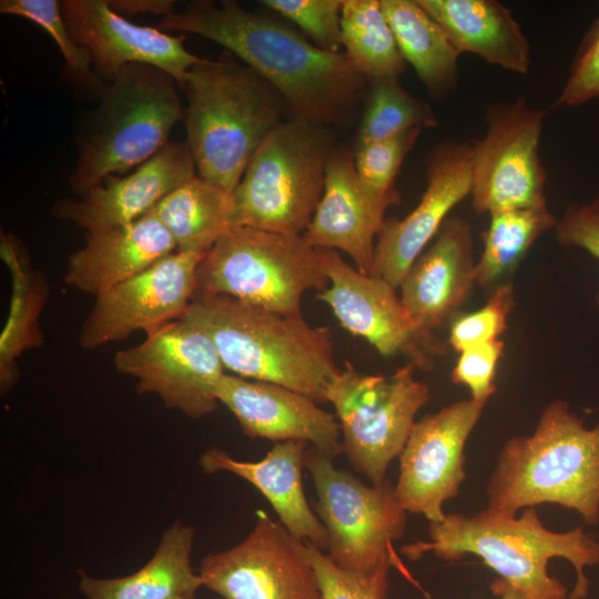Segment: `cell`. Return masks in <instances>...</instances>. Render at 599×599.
<instances>
[{"label":"cell","mask_w":599,"mask_h":599,"mask_svg":"<svg viewBox=\"0 0 599 599\" xmlns=\"http://www.w3.org/2000/svg\"><path fill=\"white\" fill-rule=\"evenodd\" d=\"M156 28L221 44L277 91L290 118L327 128L346 120L367 80L344 51L323 50L288 24L232 0L189 1Z\"/></svg>","instance_id":"obj_1"},{"label":"cell","mask_w":599,"mask_h":599,"mask_svg":"<svg viewBox=\"0 0 599 599\" xmlns=\"http://www.w3.org/2000/svg\"><path fill=\"white\" fill-rule=\"evenodd\" d=\"M427 541L400 547L409 560L432 552L443 560L480 558L527 599H586V568L599 564V542L581 527L546 528L536 507L520 516L484 508L471 516L448 512L429 522Z\"/></svg>","instance_id":"obj_2"},{"label":"cell","mask_w":599,"mask_h":599,"mask_svg":"<svg viewBox=\"0 0 599 599\" xmlns=\"http://www.w3.org/2000/svg\"><path fill=\"white\" fill-rule=\"evenodd\" d=\"M213 342L233 375L277 384L317 404L338 372L327 326H311L226 295L196 292L182 317Z\"/></svg>","instance_id":"obj_3"},{"label":"cell","mask_w":599,"mask_h":599,"mask_svg":"<svg viewBox=\"0 0 599 599\" xmlns=\"http://www.w3.org/2000/svg\"><path fill=\"white\" fill-rule=\"evenodd\" d=\"M196 173L232 194L260 144L287 111L277 91L224 50L194 64L179 84Z\"/></svg>","instance_id":"obj_4"},{"label":"cell","mask_w":599,"mask_h":599,"mask_svg":"<svg viewBox=\"0 0 599 599\" xmlns=\"http://www.w3.org/2000/svg\"><path fill=\"white\" fill-rule=\"evenodd\" d=\"M487 508L517 515L554 504L599 522V423L587 428L568 402L542 409L532 434L508 439L486 485Z\"/></svg>","instance_id":"obj_5"},{"label":"cell","mask_w":599,"mask_h":599,"mask_svg":"<svg viewBox=\"0 0 599 599\" xmlns=\"http://www.w3.org/2000/svg\"><path fill=\"white\" fill-rule=\"evenodd\" d=\"M179 83L167 72L131 63L108 83L75 130L78 159L69 184L77 197L109 175H123L154 156L184 119Z\"/></svg>","instance_id":"obj_6"},{"label":"cell","mask_w":599,"mask_h":599,"mask_svg":"<svg viewBox=\"0 0 599 599\" xmlns=\"http://www.w3.org/2000/svg\"><path fill=\"white\" fill-rule=\"evenodd\" d=\"M327 126L283 120L263 140L232 192V226L302 235L322 199L334 150Z\"/></svg>","instance_id":"obj_7"},{"label":"cell","mask_w":599,"mask_h":599,"mask_svg":"<svg viewBox=\"0 0 599 599\" xmlns=\"http://www.w3.org/2000/svg\"><path fill=\"white\" fill-rule=\"evenodd\" d=\"M304 467L317 495L312 508L327 531L326 555L358 579L387 581L392 566L399 564L394 544L407 526L392 483L367 485L313 446Z\"/></svg>","instance_id":"obj_8"},{"label":"cell","mask_w":599,"mask_h":599,"mask_svg":"<svg viewBox=\"0 0 599 599\" xmlns=\"http://www.w3.org/2000/svg\"><path fill=\"white\" fill-rule=\"evenodd\" d=\"M199 293L226 295L287 316H302L307 291L329 281L317 248L303 235L235 227L204 255L197 268Z\"/></svg>","instance_id":"obj_9"},{"label":"cell","mask_w":599,"mask_h":599,"mask_svg":"<svg viewBox=\"0 0 599 599\" xmlns=\"http://www.w3.org/2000/svg\"><path fill=\"white\" fill-rule=\"evenodd\" d=\"M415 368L407 363L390 375H368L346 362L327 386L342 453L372 485L387 480L390 463L399 457L416 415L430 399L428 386L415 378Z\"/></svg>","instance_id":"obj_10"},{"label":"cell","mask_w":599,"mask_h":599,"mask_svg":"<svg viewBox=\"0 0 599 599\" xmlns=\"http://www.w3.org/2000/svg\"><path fill=\"white\" fill-rule=\"evenodd\" d=\"M545 111L525 99L490 106L486 132L471 144V204L476 212L547 206L539 146Z\"/></svg>","instance_id":"obj_11"},{"label":"cell","mask_w":599,"mask_h":599,"mask_svg":"<svg viewBox=\"0 0 599 599\" xmlns=\"http://www.w3.org/2000/svg\"><path fill=\"white\" fill-rule=\"evenodd\" d=\"M116 372L136 380L139 394H155L170 409L191 418L213 413L225 374L212 339L183 318L148 334L139 345L120 349Z\"/></svg>","instance_id":"obj_12"},{"label":"cell","mask_w":599,"mask_h":599,"mask_svg":"<svg viewBox=\"0 0 599 599\" xmlns=\"http://www.w3.org/2000/svg\"><path fill=\"white\" fill-rule=\"evenodd\" d=\"M199 575L224 599H322L305 542L265 511L236 546L206 555Z\"/></svg>","instance_id":"obj_13"},{"label":"cell","mask_w":599,"mask_h":599,"mask_svg":"<svg viewBox=\"0 0 599 599\" xmlns=\"http://www.w3.org/2000/svg\"><path fill=\"white\" fill-rule=\"evenodd\" d=\"M328 286L317 293L341 325L363 337L385 356H406L416 368H427L441 352L434 335L424 332L387 281L361 273L337 251L317 248Z\"/></svg>","instance_id":"obj_14"},{"label":"cell","mask_w":599,"mask_h":599,"mask_svg":"<svg viewBox=\"0 0 599 599\" xmlns=\"http://www.w3.org/2000/svg\"><path fill=\"white\" fill-rule=\"evenodd\" d=\"M205 254L175 251L97 296L80 328V346L95 349L182 318L197 291V268Z\"/></svg>","instance_id":"obj_15"},{"label":"cell","mask_w":599,"mask_h":599,"mask_svg":"<svg viewBox=\"0 0 599 599\" xmlns=\"http://www.w3.org/2000/svg\"><path fill=\"white\" fill-rule=\"evenodd\" d=\"M486 404L471 398L451 403L417 420L399 455L395 495L410 514L441 521L444 504L465 480V446Z\"/></svg>","instance_id":"obj_16"},{"label":"cell","mask_w":599,"mask_h":599,"mask_svg":"<svg viewBox=\"0 0 599 599\" xmlns=\"http://www.w3.org/2000/svg\"><path fill=\"white\" fill-rule=\"evenodd\" d=\"M471 144L453 140L426 156V189L404 219H386L375 244L370 275L399 284L440 230L450 211L470 195Z\"/></svg>","instance_id":"obj_17"},{"label":"cell","mask_w":599,"mask_h":599,"mask_svg":"<svg viewBox=\"0 0 599 599\" xmlns=\"http://www.w3.org/2000/svg\"><path fill=\"white\" fill-rule=\"evenodd\" d=\"M61 10L73 40L90 51L93 70L106 84L131 63L156 67L180 84L202 60L185 48L184 35L135 24L108 0H62Z\"/></svg>","instance_id":"obj_18"},{"label":"cell","mask_w":599,"mask_h":599,"mask_svg":"<svg viewBox=\"0 0 599 599\" xmlns=\"http://www.w3.org/2000/svg\"><path fill=\"white\" fill-rule=\"evenodd\" d=\"M196 174L186 141H171L132 173L109 175L81 197L58 200L51 212L87 233L105 232L139 220Z\"/></svg>","instance_id":"obj_19"},{"label":"cell","mask_w":599,"mask_h":599,"mask_svg":"<svg viewBox=\"0 0 599 599\" xmlns=\"http://www.w3.org/2000/svg\"><path fill=\"white\" fill-rule=\"evenodd\" d=\"M399 201L397 190L378 195L366 187L356 173L354 155L336 148L327 164L322 199L302 235L315 248L344 252L361 273L369 274L385 213Z\"/></svg>","instance_id":"obj_20"},{"label":"cell","mask_w":599,"mask_h":599,"mask_svg":"<svg viewBox=\"0 0 599 599\" xmlns=\"http://www.w3.org/2000/svg\"><path fill=\"white\" fill-rule=\"evenodd\" d=\"M216 395L251 438L304 441L333 458L342 453L337 418L303 394L225 373Z\"/></svg>","instance_id":"obj_21"},{"label":"cell","mask_w":599,"mask_h":599,"mask_svg":"<svg viewBox=\"0 0 599 599\" xmlns=\"http://www.w3.org/2000/svg\"><path fill=\"white\" fill-rule=\"evenodd\" d=\"M470 224L448 216L402 280L400 300L427 334L444 325L465 303L476 283Z\"/></svg>","instance_id":"obj_22"},{"label":"cell","mask_w":599,"mask_h":599,"mask_svg":"<svg viewBox=\"0 0 599 599\" xmlns=\"http://www.w3.org/2000/svg\"><path fill=\"white\" fill-rule=\"evenodd\" d=\"M306 449L304 441H278L264 458L244 461L220 447H211L201 455L199 463L207 474L225 471L248 481L268 500L280 522L293 537L326 554L327 531L309 506L303 488Z\"/></svg>","instance_id":"obj_23"},{"label":"cell","mask_w":599,"mask_h":599,"mask_svg":"<svg viewBox=\"0 0 599 599\" xmlns=\"http://www.w3.org/2000/svg\"><path fill=\"white\" fill-rule=\"evenodd\" d=\"M175 251L166 229L146 213L130 224L87 233L85 245L68 258L64 282L97 297Z\"/></svg>","instance_id":"obj_24"},{"label":"cell","mask_w":599,"mask_h":599,"mask_svg":"<svg viewBox=\"0 0 599 599\" xmlns=\"http://www.w3.org/2000/svg\"><path fill=\"white\" fill-rule=\"evenodd\" d=\"M459 53H473L510 72L525 74L531 49L510 10L496 0H417Z\"/></svg>","instance_id":"obj_25"},{"label":"cell","mask_w":599,"mask_h":599,"mask_svg":"<svg viewBox=\"0 0 599 599\" xmlns=\"http://www.w3.org/2000/svg\"><path fill=\"white\" fill-rule=\"evenodd\" d=\"M194 537L192 526L175 521L139 570L118 578L80 571L79 589L87 599H196L203 582L191 564Z\"/></svg>","instance_id":"obj_26"},{"label":"cell","mask_w":599,"mask_h":599,"mask_svg":"<svg viewBox=\"0 0 599 599\" xmlns=\"http://www.w3.org/2000/svg\"><path fill=\"white\" fill-rule=\"evenodd\" d=\"M26 254L13 235L2 234L1 257L12 276L9 315L0 337L2 393L11 389L18 380V357L43 343L39 317L49 297V284L41 272L32 268Z\"/></svg>","instance_id":"obj_27"},{"label":"cell","mask_w":599,"mask_h":599,"mask_svg":"<svg viewBox=\"0 0 599 599\" xmlns=\"http://www.w3.org/2000/svg\"><path fill=\"white\" fill-rule=\"evenodd\" d=\"M405 62L433 97L441 98L455 89L458 81L459 53L439 24L417 0H380Z\"/></svg>","instance_id":"obj_28"},{"label":"cell","mask_w":599,"mask_h":599,"mask_svg":"<svg viewBox=\"0 0 599 599\" xmlns=\"http://www.w3.org/2000/svg\"><path fill=\"white\" fill-rule=\"evenodd\" d=\"M166 229L177 251L207 253L232 226V194L197 174L150 212Z\"/></svg>","instance_id":"obj_29"},{"label":"cell","mask_w":599,"mask_h":599,"mask_svg":"<svg viewBox=\"0 0 599 599\" xmlns=\"http://www.w3.org/2000/svg\"><path fill=\"white\" fill-rule=\"evenodd\" d=\"M341 30L344 52L367 80L398 78L404 71L380 0H343Z\"/></svg>","instance_id":"obj_30"},{"label":"cell","mask_w":599,"mask_h":599,"mask_svg":"<svg viewBox=\"0 0 599 599\" xmlns=\"http://www.w3.org/2000/svg\"><path fill=\"white\" fill-rule=\"evenodd\" d=\"M557 223L558 219L548 205L490 213L489 226L483 234L484 248L476 262V284L481 287L494 285L512 271L534 243Z\"/></svg>","instance_id":"obj_31"},{"label":"cell","mask_w":599,"mask_h":599,"mask_svg":"<svg viewBox=\"0 0 599 599\" xmlns=\"http://www.w3.org/2000/svg\"><path fill=\"white\" fill-rule=\"evenodd\" d=\"M0 13L18 16L42 28L59 47L65 74L74 91L83 99L99 100L106 83L94 72L88 49L70 34L58 0H1Z\"/></svg>","instance_id":"obj_32"},{"label":"cell","mask_w":599,"mask_h":599,"mask_svg":"<svg viewBox=\"0 0 599 599\" xmlns=\"http://www.w3.org/2000/svg\"><path fill=\"white\" fill-rule=\"evenodd\" d=\"M367 106L358 131V146L399 135L408 130L433 128L438 119L423 100L413 97L388 77L372 81Z\"/></svg>","instance_id":"obj_33"},{"label":"cell","mask_w":599,"mask_h":599,"mask_svg":"<svg viewBox=\"0 0 599 599\" xmlns=\"http://www.w3.org/2000/svg\"><path fill=\"white\" fill-rule=\"evenodd\" d=\"M422 130L415 128L390 139L359 145L354 163L363 184L378 195L395 191V179Z\"/></svg>","instance_id":"obj_34"},{"label":"cell","mask_w":599,"mask_h":599,"mask_svg":"<svg viewBox=\"0 0 599 599\" xmlns=\"http://www.w3.org/2000/svg\"><path fill=\"white\" fill-rule=\"evenodd\" d=\"M262 3L297 26L318 48L341 51L343 0H264Z\"/></svg>","instance_id":"obj_35"},{"label":"cell","mask_w":599,"mask_h":599,"mask_svg":"<svg viewBox=\"0 0 599 599\" xmlns=\"http://www.w3.org/2000/svg\"><path fill=\"white\" fill-rule=\"evenodd\" d=\"M515 306L514 286L502 284L479 309L457 317L449 329L448 343L458 353L496 342L507 328V318Z\"/></svg>","instance_id":"obj_36"},{"label":"cell","mask_w":599,"mask_h":599,"mask_svg":"<svg viewBox=\"0 0 599 599\" xmlns=\"http://www.w3.org/2000/svg\"><path fill=\"white\" fill-rule=\"evenodd\" d=\"M599 98V16L585 33L555 105L579 106Z\"/></svg>","instance_id":"obj_37"},{"label":"cell","mask_w":599,"mask_h":599,"mask_svg":"<svg viewBox=\"0 0 599 599\" xmlns=\"http://www.w3.org/2000/svg\"><path fill=\"white\" fill-rule=\"evenodd\" d=\"M305 542L306 555L318 578L322 599H386L387 581H367L339 569L317 547Z\"/></svg>","instance_id":"obj_38"},{"label":"cell","mask_w":599,"mask_h":599,"mask_svg":"<svg viewBox=\"0 0 599 599\" xmlns=\"http://www.w3.org/2000/svg\"><path fill=\"white\" fill-rule=\"evenodd\" d=\"M502 349L504 342L498 339L460 352L450 374L451 380L466 386L471 399L487 404L496 392L494 380Z\"/></svg>","instance_id":"obj_39"},{"label":"cell","mask_w":599,"mask_h":599,"mask_svg":"<svg viewBox=\"0 0 599 599\" xmlns=\"http://www.w3.org/2000/svg\"><path fill=\"white\" fill-rule=\"evenodd\" d=\"M555 231L561 245L581 248L599 260V194L568 206Z\"/></svg>","instance_id":"obj_40"},{"label":"cell","mask_w":599,"mask_h":599,"mask_svg":"<svg viewBox=\"0 0 599 599\" xmlns=\"http://www.w3.org/2000/svg\"><path fill=\"white\" fill-rule=\"evenodd\" d=\"M110 7L121 16L141 13L160 14L161 18L175 11L171 0H108Z\"/></svg>","instance_id":"obj_41"},{"label":"cell","mask_w":599,"mask_h":599,"mask_svg":"<svg viewBox=\"0 0 599 599\" xmlns=\"http://www.w3.org/2000/svg\"><path fill=\"white\" fill-rule=\"evenodd\" d=\"M490 590L499 599H527L520 592H518L516 589H514L511 586H509L507 582H505L498 577L494 579L490 583Z\"/></svg>","instance_id":"obj_42"}]
</instances>
